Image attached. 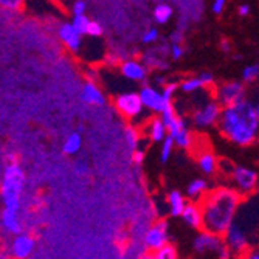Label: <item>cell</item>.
Here are the masks:
<instances>
[{
    "label": "cell",
    "instance_id": "1",
    "mask_svg": "<svg viewBox=\"0 0 259 259\" xmlns=\"http://www.w3.org/2000/svg\"><path fill=\"white\" fill-rule=\"evenodd\" d=\"M244 196L231 185H219L211 188L200 200L203 211V230L224 236L225 231L236 222Z\"/></svg>",
    "mask_w": 259,
    "mask_h": 259
},
{
    "label": "cell",
    "instance_id": "2",
    "mask_svg": "<svg viewBox=\"0 0 259 259\" xmlns=\"http://www.w3.org/2000/svg\"><path fill=\"white\" fill-rule=\"evenodd\" d=\"M221 135L230 143L245 148L259 138V116L256 104L251 100H242L236 104L222 107L218 123Z\"/></svg>",
    "mask_w": 259,
    "mask_h": 259
},
{
    "label": "cell",
    "instance_id": "3",
    "mask_svg": "<svg viewBox=\"0 0 259 259\" xmlns=\"http://www.w3.org/2000/svg\"><path fill=\"white\" fill-rule=\"evenodd\" d=\"M25 186H27L25 169H23L22 164L16 160L8 161L2 169V179H0L2 208L20 211Z\"/></svg>",
    "mask_w": 259,
    "mask_h": 259
},
{
    "label": "cell",
    "instance_id": "4",
    "mask_svg": "<svg viewBox=\"0 0 259 259\" xmlns=\"http://www.w3.org/2000/svg\"><path fill=\"white\" fill-rule=\"evenodd\" d=\"M193 250L197 254L208 256V254H216L219 259H228L230 256H234L225 245L224 238L221 234H216L208 230H199L191 242Z\"/></svg>",
    "mask_w": 259,
    "mask_h": 259
},
{
    "label": "cell",
    "instance_id": "5",
    "mask_svg": "<svg viewBox=\"0 0 259 259\" xmlns=\"http://www.w3.org/2000/svg\"><path fill=\"white\" fill-rule=\"evenodd\" d=\"M224 242L227 245V248L234 254V256H241L244 254L245 251H248L251 248V233L248 230V227L236 219V222H234L224 234Z\"/></svg>",
    "mask_w": 259,
    "mask_h": 259
},
{
    "label": "cell",
    "instance_id": "6",
    "mask_svg": "<svg viewBox=\"0 0 259 259\" xmlns=\"http://www.w3.org/2000/svg\"><path fill=\"white\" fill-rule=\"evenodd\" d=\"M37 247V239L33 233L22 231L14 236H10L5 251L10 259H30Z\"/></svg>",
    "mask_w": 259,
    "mask_h": 259
},
{
    "label": "cell",
    "instance_id": "7",
    "mask_svg": "<svg viewBox=\"0 0 259 259\" xmlns=\"http://www.w3.org/2000/svg\"><path fill=\"white\" fill-rule=\"evenodd\" d=\"M231 186L244 197L256 193L259 186V172L250 166H234L230 172Z\"/></svg>",
    "mask_w": 259,
    "mask_h": 259
},
{
    "label": "cell",
    "instance_id": "8",
    "mask_svg": "<svg viewBox=\"0 0 259 259\" xmlns=\"http://www.w3.org/2000/svg\"><path fill=\"white\" fill-rule=\"evenodd\" d=\"M141 244H143V248L149 253H154L158 248L169 244V224L163 219L151 224L145 230L143 236H141Z\"/></svg>",
    "mask_w": 259,
    "mask_h": 259
},
{
    "label": "cell",
    "instance_id": "9",
    "mask_svg": "<svg viewBox=\"0 0 259 259\" xmlns=\"http://www.w3.org/2000/svg\"><path fill=\"white\" fill-rule=\"evenodd\" d=\"M221 113L222 109L216 98L206 100L191 112V123L199 129H208L219 123Z\"/></svg>",
    "mask_w": 259,
    "mask_h": 259
},
{
    "label": "cell",
    "instance_id": "10",
    "mask_svg": "<svg viewBox=\"0 0 259 259\" xmlns=\"http://www.w3.org/2000/svg\"><path fill=\"white\" fill-rule=\"evenodd\" d=\"M115 107L126 120L135 121L137 118H140V116L143 115L145 104L140 98V93L126 92L115 98Z\"/></svg>",
    "mask_w": 259,
    "mask_h": 259
},
{
    "label": "cell",
    "instance_id": "11",
    "mask_svg": "<svg viewBox=\"0 0 259 259\" xmlns=\"http://www.w3.org/2000/svg\"><path fill=\"white\" fill-rule=\"evenodd\" d=\"M245 84L241 81H227L222 82L216 87L214 90V98L218 100V103L225 107V106H231L236 104L242 100H245Z\"/></svg>",
    "mask_w": 259,
    "mask_h": 259
},
{
    "label": "cell",
    "instance_id": "12",
    "mask_svg": "<svg viewBox=\"0 0 259 259\" xmlns=\"http://www.w3.org/2000/svg\"><path fill=\"white\" fill-rule=\"evenodd\" d=\"M168 132L174 138L176 146L180 149H191L194 146V137L188 127V123L183 116L176 115V118L168 124Z\"/></svg>",
    "mask_w": 259,
    "mask_h": 259
},
{
    "label": "cell",
    "instance_id": "13",
    "mask_svg": "<svg viewBox=\"0 0 259 259\" xmlns=\"http://www.w3.org/2000/svg\"><path fill=\"white\" fill-rule=\"evenodd\" d=\"M0 227H2V231L7 236H14L17 233L25 231L23 230L22 211L2 208V213H0Z\"/></svg>",
    "mask_w": 259,
    "mask_h": 259
},
{
    "label": "cell",
    "instance_id": "14",
    "mask_svg": "<svg viewBox=\"0 0 259 259\" xmlns=\"http://www.w3.org/2000/svg\"><path fill=\"white\" fill-rule=\"evenodd\" d=\"M140 98H141V101H143L145 107L149 109V110H152L154 113H161L163 109L166 107V104H169V103L164 101L161 90L158 92L157 89H154L151 85L141 87V90H140Z\"/></svg>",
    "mask_w": 259,
    "mask_h": 259
},
{
    "label": "cell",
    "instance_id": "15",
    "mask_svg": "<svg viewBox=\"0 0 259 259\" xmlns=\"http://www.w3.org/2000/svg\"><path fill=\"white\" fill-rule=\"evenodd\" d=\"M182 222L194 231L203 230V211L200 206V202H188L185 211L180 216Z\"/></svg>",
    "mask_w": 259,
    "mask_h": 259
},
{
    "label": "cell",
    "instance_id": "16",
    "mask_svg": "<svg viewBox=\"0 0 259 259\" xmlns=\"http://www.w3.org/2000/svg\"><path fill=\"white\" fill-rule=\"evenodd\" d=\"M196 163L199 169L205 174V176H214L218 172V169L221 168V161L218 160V157L214 155L213 151H209V148H200L197 151V154L194 155Z\"/></svg>",
    "mask_w": 259,
    "mask_h": 259
},
{
    "label": "cell",
    "instance_id": "17",
    "mask_svg": "<svg viewBox=\"0 0 259 259\" xmlns=\"http://www.w3.org/2000/svg\"><path fill=\"white\" fill-rule=\"evenodd\" d=\"M120 73L131 81H145L148 78V67L137 59H126L120 64Z\"/></svg>",
    "mask_w": 259,
    "mask_h": 259
},
{
    "label": "cell",
    "instance_id": "18",
    "mask_svg": "<svg viewBox=\"0 0 259 259\" xmlns=\"http://www.w3.org/2000/svg\"><path fill=\"white\" fill-rule=\"evenodd\" d=\"M164 202H166L168 214L171 218H180L190 200H188L186 194L182 193L180 190H171L166 194V199H164Z\"/></svg>",
    "mask_w": 259,
    "mask_h": 259
},
{
    "label": "cell",
    "instance_id": "19",
    "mask_svg": "<svg viewBox=\"0 0 259 259\" xmlns=\"http://www.w3.org/2000/svg\"><path fill=\"white\" fill-rule=\"evenodd\" d=\"M81 100L90 106H104L106 104V95L100 89V85L97 84V81H87L84 84L82 92H81Z\"/></svg>",
    "mask_w": 259,
    "mask_h": 259
},
{
    "label": "cell",
    "instance_id": "20",
    "mask_svg": "<svg viewBox=\"0 0 259 259\" xmlns=\"http://www.w3.org/2000/svg\"><path fill=\"white\" fill-rule=\"evenodd\" d=\"M209 183L206 179L203 177H196L193 179L190 183L185 186V194L188 197V200L191 202H200L208 193H209Z\"/></svg>",
    "mask_w": 259,
    "mask_h": 259
},
{
    "label": "cell",
    "instance_id": "21",
    "mask_svg": "<svg viewBox=\"0 0 259 259\" xmlns=\"http://www.w3.org/2000/svg\"><path fill=\"white\" fill-rule=\"evenodd\" d=\"M58 34L61 37V40L65 44V47L68 50L72 52H78L81 49V34L75 30V27L72 25V23H62V25L59 27L58 30Z\"/></svg>",
    "mask_w": 259,
    "mask_h": 259
},
{
    "label": "cell",
    "instance_id": "22",
    "mask_svg": "<svg viewBox=\"0 0 259 259\" xmlns=\"http://www.w3.org/2000/svg\"><path fill=\"white\" fill-rule=\"evenodd\" d=\"M146 137L152 141V143H163L164 138L169 135L168 127L164 124V121L161 120V116H154L151 118L146 124Z\"/></svg>",
    "mask_w": 259,
    "mask_h": 259
},
{
    "label": "cell",
    "instance_id": "23",
    "mask_svg": "<svg viewBox=\"0 0 259 259\" xmlns=\"http://www.w3.org/2000/svg\"><path fill=\"white\" fill-rule=\"evenodd\" d=\"M81 148H82V137L79 132L68 134L62 143V152L70 157H75L76 154H79Z\"/></svg>",
    "mask_w": 259,
    "mask_h": 259
},
{
    "label": "cell",
    "instance_id": "24",
    "mask_svg": "<svg viewBox=\"0 0 259 259\" xmlns=\"http://www.w3.org/2000/svg\"><path fill=\"white\" fill-rule=\"evenodd\" d=\"M172 17V7L168 5V4H158L155 8H154V20L160 25H164V23H168Z\"/></svg>",
    "mask_w": 259,
    "mask_h": 259
},
{
    "label": "cell",
    "instance_id": "25",
    "mask_svg": "<svg viewBox=\"0 0 259 259\" xmlns=\"http://www.w3.org/2000/svg\"><path fill=\"white\" fill-rule=\"evenodd\" d=\"M174 146H176V141L171 135H168L164 138L163 143H160V151H158V157L161 163H166L171 160L172 152H174Z\"/></svg>",
    "mask_w": 259,
    "mask_h": 259
},
{
    "label": "cell",
    "instance_id": "26",
    "mask_svg": "<svg viewBox=\"0 0 259 259\" xmlns=\"http://www.w3.org/2000/svg\"><path fill=\"white\" fill-rule=\"evenodd\" d=\"M152 259H180L179 250L171 242L152 253Z\"/></svg>",
    "mask_w": 259,
    "mask_h": 259
},
{
    "label": "cell",
    "instance_id": "27",
    "mask_svg": "<svg viewBox=\"0 0 259 259\" xmlns=\"http://www.w3.org/2000/svg\"><path fill=\"white\" fill-rule=\"evenodd\" d=\"M124 135H126V143H127V146L131 148L132 152L140 149L141 134L138 132V129L135 126H127L126 131H124Z\"/></svg>",
    "mask_w": 259,
    "mask_h": 259
},
{
    "label": "cell",
    "instance_id": "28",
    "mask_svg": "<svg viewBox=\"0 0 259 259\" xmlns=\"http://www.w3.org/2000/svg\"><path fill=\"white\" fill-rule=\"evenodd\" d=\"M202 89H205V85H203V82L200 81L199 76L197 78L196 76L194 78H188V79L180 82V90L183 93H194V92H199Z\"/></svg>",
    "mask_w": 259,
    "mask_h": 259
},
{
    "label": "cell",
    "instance_id": "29",
    "mask_svg": "<svg viewBox=\"0 0 259 259\" xmlns=\"http://www.w3.org/2000/svg\"><path fill=\"white\" fill-rule=\"evenodd\" d=\"M90 22H92V20H90L85 14H81V16H73L72 25L75 27V30H76L81 36H84V34H87V31H89Z\"/></svg>",
    "mask_w": 259,
    "mask_h": 259
},
{
    "label": "cell",
    "instance_id": "30",
    "mask_svg": "<svg viewBox=\"0 0 259 259\" xmlns=\"http://www.w3.org/2000/svg\"><path fill=\"white\" fill-rule=\"evenodd\" d=\"M259 78V64H250L242 70V79L244 82H254Z\"/></svg>",
    "mask_w": 259,
    "mask_h": 259
},
{
    "label": "cell",
    "instance_id": "31",
    "mask_svg": "<svg viewBox=\"0 0 259 259\" xmlns=\"http://www.w3.org/2000/svg\"><path fill=\"white\" fill-rule=\"evenodd\" d=\"M72 169H73V172H75L78 177H82V176L89 174L90 166H89V163H87L85 160H82V158H76V160H73Z\"/></svg>",
    "mask_w": 259,
    "mask_h": 259
},
{
    "label": "cell",
    "instance_id": "32",
    "mask_svg": "<svg viewBox=\"0 0 259 259\" xmlns=\"http://www.w3.org/2000/svg\"><path fill=\"white\" fill-rule=\"evenodd\" d=\"M177 87H180V85H177L176 82H169V84H166V85H163L161 93H163L164 101H166V103H172V97H174V93H176Z\"/></svg>",
    "mask_w": 259,
    "mask_h": 259
},
{
    "label": "cell",
    "instance_id": "33",
    "mask_svg": "<svg viewBox=\"0 0 259 259\" xmlns=\"http://www.w3.org/2000/svg\"><path fill=\"white\" fill-rule=\"evenodd\" d=\"M158 37H160L158 30L152 27V28H149V30L145 31V34H143V37H141V40H143L145 44H154V42L158 40Z\"/></svg>",
    "mask_w": 259,
    "mask_h": 259
},
{
    "label": "cell",
    "instance_id": "34",
    "mask_svg": "<svg viewBox=\"0 0 259 259\" xmlns=\"http://www.w3.org/2000/svg\"><path fill=\"white\" fill-rule=\"evenodd\" d=\"M85 10H87V4H85V0H75L73 5H72V13H73V16H81V14H85Z\"/></svg>",
    "mask_w": 259,
    "mask_h": 259
},
{
    "label": "cell",
    "instance_id": "35",
    "mask_svg": "<svg viewBox=\"0 0 259 259\" xmlns=\"http://www.w3.org/2000/svg\"><path fill=\"white\" fill-rule=\"evenodd\" d=\"M89 36H93V37H100L103 34V27L100 25L98 22H90V25H89V31H87Z\"/></svg>",
    "mask_w": 259,
    "mask_h": 259
},
{
    "label": "cell",
    "instance_id": "36",
    "mask_svg": "<svg viewBox=\"0 0 259 259\" xmlns=\"http://www.w3.org/2000/svg\"><path fill=\"white\" fill-rule=\"evenodd\" d=\"M225 5H227V0H213V4H211V11H213L216 16H219L224 13Z\"/></svg>",
    "mask_w": 259,
    "mask_h": 259
},
{
    "label": "cell",
    "instance_id": "37",
    "mask_svg": "<svg viewBox=\"0 0 259 259\" xmlns=\"http://www.w3.org/2000/svg\"><path fill=\"white\" fill-rule=\"evenodd\" d=\"M185 55V49L182 44H171V56L172 59H180Z\"/></svg>",
    "mask_w": 259,
    "mask_h": 259
},
{
    "label": "cell",
    "instance_id": "38",
    "mask_svg": "<svg viewBox=\"0 0 259 259\" xmlns=\"http://www.w3.org/2000/svg\"><path fill=\"white\" fill-rule=\"evenodd\" d=\"M239 259H259V247H251L248 251L241 254Z\"/></svg>",
    "mask_w": 259,
    "mask_h": 259
},
{
    "label": "cell",
    "instance_id": "39",
    "mask_svg": "<svg viewBox=\"0 0 259 259\" xmlns=\"http://www.w3.org/2000/svg\"><path fill=\"white\" fill-rule=\"evenodd\" d=\"M23 0H2V7L8 10H19Z\"/></svg>",
    "mask_w": 259,
    "mask_h": 259
},
{
    "label": "cell",
    "instance_id": "40",
    "mask_svg": "<svg viewBox=\"0 0 259 259\" xmlns=\"http://www.w3.org/2000/svg\"><path fill=\"white\" fill-rule=\"evenodd\" d=\"M132 161L140 166V164L145 161V152L141 151V149H137V151H134V152H132Z\"/></svg>",
    "mask_w": 259,
    "mask_h": 259
},
{
    "label": "cell",
    "instance_id": "41",
    "mask_svg": "<svg viewBox=\"0 0 259 259\" xmlns=\"http://www.w3.org/2000/svg\"><path fill=\"white\" fill-rule=\"evenodd\" d=\"M199 78H200V81L203 82L205 87H209L211 84H213V81H214L213 75H211L209 72H202V73L199 75Z\"/></svg>",
    "mask_w": 259,
    "mask_h": 259
},
{
    "label": "cell",
    "instance_id": "42",
    "mask_svg": "<svg viewBox=\"0 0 259 259\" xmlns=\"http://www.w3.org/2000/svg\"><path fill=\"white\" fill-rule=\"evenodd\" d=\"M250 11H251V7L248 5V4H244V5H241L239 8H238V13H239V16H248L250 14Z\"/></svg>",
    "mask_w": 259,
    "mask_h": 259
},
{
    "label": "cell",
    "instance_id": "43",
    "mask_svg": "<svg viewBox=\"0 0 259 259\" xmlns=\"http://www.w3.org/2000/svg\"><path fill=\"white\" fill-rule=\"evenodd\" d=\"M183 40V34L180 31H174L171 34V44H180Z\"/></svg>",
    "mask_w": 259,
    "mask_h": 259
},
{
    "label": "cell",
    "instance_id": "44",
    "mask_svg": "<svg viewBox=\"0 0 259 259\" xmlns=\"http://www.w3.org/2000/svg\"><path fill=\"white\" fill-rule=\"evenodd\" d=\"M221 50L225 52V53H228L231 50V42L228 39H222L221 40Z\"/></svg>",
    "mask_w": 259,
    "mask_h": 259
},
{
    "label": "cell",
    "instance_id": "45",
    "mask_svg": "<svg viewBox=\"0 0 259 259\" xmlns=\"http://www.w3.org/2000/svg\"><path fill=\"white\" fill-rule=\"evenodd\" d=\"M155 82H157L158 85H166V78L161 76V75H157V76H155Z\"/></svg>",
    "mask_w": 259,
    "mask_h": 259
},
{
    "label": "cell",
    "instance_id": "46",
    "mask_svg": "<svg viewBox=\"0 0 259 259\" xmlns=\"http://www.w3.org/2000/svg\"><path fill=\"white\" fill-rule=\"evenodd\" d=\"M256 110H257V116H259V103L256 104Z\"/></svg>",
    "mask_w": 259,
    "mask_h": 259
}]
</instances>
